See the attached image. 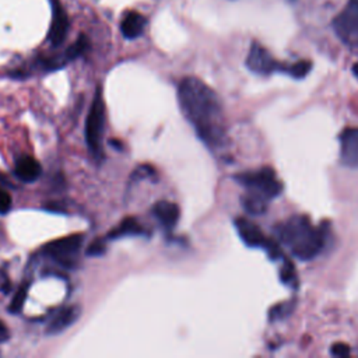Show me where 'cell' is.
Returning <instances> with one entry per match:
<instances>
[{
    "mask_svg": "<svg viewBox=\"0 0 358 358\" xmlns=\"http://www.w3.org/2000/svg\"><path fill=\"white\" fill-rule=\"evenodd\" d=\"M178 100L199 139L210 149L222 147L227 142V125L216 91L198 77H186L179 84Z\"/></svg>",
    "mask_w": 358,
    "mask_h": 358,
    "instance_id": "cell-1",
    "label": "cell"
},
{
    "mask_svg": "<svg viewBox=\"0 0 358 358\" xmlns=\"http://www.w3.org/2000/svg\"><path fill=\"white\" fill-rule=\"evenodd\" d=\"M274 234L280 245L291 255L308 262L320 255L327 246V227L314 225L305 214H294L274 227Z\"/></svg>",
    "mask_w": 358,
    "mask_h": 358,
    "instance_id": "cell-2",
    "label": "cell"
},
{
    "mask_svg": "<svg viewBox=\"0 0 358 358\" xmlns=\"http://www.w3.org/2000/svg\"><path fill=\"white\" fill-rule=\"evenodd\" d=\"M234 179L245 188V192L266 202L279 198L283 192V183L270 167H264L257 171H248L234 175Z\"/></svg>",
    "mask_w": 358,
    "mask_h": 358,
    "instance_id": "cell-3",
    "label": "cell"
},
{
    "mask_svg": "<svg viewBox=\"0 0 358 358\" xmlns=\"http://www.w3.org/2000/svg\"><path fill=\"white\" fill-rule=\"evenodd\" d=\"M104 130H105V105L103 100L101 88L97 90L92 105L90 108L87 123H86V142L91 155L97 159L101 161L104 158Z\"/></svg>",
    "mask_w": 358,
    "mask_h": 358,
    "instance_id": "cell-4",
    "label": "cell"
},
{
    "mask_svg": "<svg viewBox=\"0 0 358 358\" xmlns=\"http://www.w3.org/2000/svg\"><path fill=\"white\" fill-rule=\"evenodd\" d=\"M234 225L240 238L248 248L264 249L272 260L284 259L280 245L274 240L266 238L265 233L260 230V227L257 224H255L253 221L245 217H238L234 220Z\"/></svg>",
    "mask_w": 358,
    "mask_h": 358,
    "instance_id": "cell-5",
    "label": "cell"
},
{
    "mask_svg": "<svg viewBox=\"0 0 358 358\" xmlns=\"http://www.w3.org/2000/svg\"><path fill=\"white\" fill-rule=\"evenodd\" d=\"M246 68L259 76H270L276 72L288 75L290 64L281 63L273 57V55L257 41L252 42L249 53L246 56Z\"/></svg>",
    "mask_w": 358,
    "mask_h": 358,
    "instance_id": "cell-6",
    "label": "cell"
},
{
    "mask_svg": "<svg viewBox=\"0 0 358 358\" xmlns=\"http://www.w3.org/2000/svg\"><path fill=\"white\" fill-rule=\"evenodd\" d=\"M83 235L75 234L49 242L48 245H45L42 252L60 266L72 269L75 266V260L77 259V255L83 246Z\"/></svg>",
    "mask_w": 358,
    "mask_h": 358,
    "instance_id": "cell-7",
    "label": "cell"
},
{
    "mask_svg": "<svg viewBox=\"0 0 358 358\" xmlns=\"http://www.w3.org/2000/svg\"><path fill=\"white\" fill-rule=\"evenodd\" d=\"M333 28L343 44L358 48V0H350L344 10L333 20Z\"/></svg>",
    "mask_w": 358,
    "mask_h": 358,
    "instance_id": "cell-8",
    "label": "cell"
},
{
    "mask_svg": "<svg viewBox=\"0 0 358 358\" xmlns=\"http://www.w3.org/2000/svg\"><path fill=\"white\" fill-rule=\"evenodd\" d=\"M69 31V17L59 0H52V21L48 32V40L52 47H60L66 40Z\"/></svg>",
    "mask_w": 358,
    "mask_h": 358,
    "instance_id": "cell-9",
    "label": "cell"
},
{
    "mask_svg": "<svg viewBox=\"0 0 358 358\" xmlns=\"http://www.w3.org/2000/svg\"><path fill=\"white\" fill-rule=\"evenodd\" d=\"M343 166L358 168V127H346L339 136Z\"/></svg>",
    "mask_w": 358,
    "mask_h": 358,
    "instance_id": "cell-10",
    "label": "cell"
},
{
    "mask_svg": "<svg viewBox=\"0 0 358 358\" xmlns=\"http://www.w3.org/2000/svg\"><path fill=\"white\" fill-rule=\"evenodd\" d=\"M153 216L167 231H172L181 217V210L177 203L168 201H159L153 206Z\"/></svg>",
    "mask_w": 358,
    "mask_h": 358,
    "instance_id": "cell-11",
    "label": "cell"
},
{
    "mask_svg": "<svg viewBox=\"0 0 358 358\" xmlns=\"http://www.w3.org/2000/svg\"><path fill=\"white\" fill-rule=\"evenodd\" d=\"M81 315V308L77 305L73 307H66L60 309L48 323L47 327V335H59L62 332L71 328L72 324L80 318Z\"/></svg>",
    "mask_w": 358,
    "mask_h": 358,
    "instance_id": "cell-12",
    "label": "cell"
},
{
    "mask_svg": "<svg viewBox=\"0 0 358 358\" xmlns=\"http://www.w3.org/2000/svg\"><path fill=\"white\" fill-rule=\"evenodd\" d=\"M147 20L143 14L138 12H127L120 21L122 36L126 40H136L143 36Z\"/></svg>",
    "mask_w": 358,
    "mask_h": 358,
    "instance_id": "cell-13",
    "label": "cell"
},
{
    "mask_svg": "<svg viewBox=\"0 0 358 358\" xmlns=\"http://www.w3.org/2000/svg\"><path fill=\"white\" fill-rule=\"evenodd\" d=\"M42 172L41 164L34 158L29 155H23L16 162V175L23 182H34L40 178Z\"/></svg>",
    "mask_w": 358,
    "mask_h": 358,
    "instance_id": "cell-14",
    "label": "cell"
},
{
    "mask_svg": "<svg viewBox=\"0 0 358 358\" xmlns=\"http://www.w3.org/2000/svg\"><path fill=\"white\" fill-rule=\"evenodd\" d=\"M146 234L144 229L140 225V222L135 217H127L125 218L115 230H112L107 240H118L122 237H135V235H143Z\"/></svg>",
    "mask_w": 358,
    "mask_h": 358,
    "instance_id": "cell-15",
    "label": "cell"
},
{
    "mask_svg": "<svg viewBox=\"0 0 358 358\" xmlns=\"http://www.w3.org/2000/svg\"><path fill=\"white\" fill-rule=\"evenodd\" d=\"M241 205L244 210L252 216H264L269 207V202L260 199L257 196H253V194H249L246 192L241 198Z\"/></svg>",
    "mask_w": 358,
    "mask_h": 358,
    "instance_id": "cell-16",
    "label": "cell"
},
{
    "mask_svg": "<svg viewBox=\"0 0 358 358\" xmlns=\"http://www.w3.org/2000/svg\"><path fill=\"white\" fill-rule=\"evenodd\" d=\"M297 307V300H287L284 303H279L273 305L269 309V320L270 322H279L290 318L292 312L296 311Z\"/></svg>",
    "mask_w": 358,
    "mask_h": 358,
    "instance_id": "cell-17",
    "label": "cell"
},
{
    "mask_svg": "<svg viewBox=\"0 0 358 358\" xmlns=\"http://www.w3.org/2000/svg\"><path fill=\"white\" fill-rule=\"evenodd\" d=\"M280 280L284 285H287L290 288L296 290L298 287V276H297L296 268L285 257L283 259V266L280 269Z\"/></svg>",
    "mask_w": 358,
    "mask_h": 358,
    "instance_id": "cell-18",
    "label": "cell"
},
{
    "mask_svg": "<svg viewBox=\"0 0 358 358\" xmlns=\"http://www.w3.org/2000/svg\"><path fill=\"white\" fill-rule=\"evenodd\" d=\"M90 47V42H88V38L86 36H80L79 40L66 51V53H64V57H66L68 62L71 60H75L77 57H80Z\"/></svg>",
    "mask_w": 358,
    "mask_h": 358,
    "instance_id": "cell-19",
    "label": "cell"
},
{
    "mask_svg": "<svg viewBox=\"0 0 358 358\" xmlns=\"http://www.w3.org/2000/svg\"><path fill=\"white\" fill-rule=\"evenodd\" d=\"M312 69V63L309 60H298L296 63L290 64V71H288V76L294 77V79H304L309 75Z\"/></svg>",
    "mask_w": 358,
    "mask_h": 358,
    "instance_id": "cell-20",
    "label": "cell"
},
{
    "mask_svg": "<svg viewBox=\"0 0 358 358\" xmlns=\"http://www.w3.org/2000/svg\"><path fill=\"white\" fill-rule=\"evenodd\" d=\"M27 294H28V284H24V285H21L17 290L16 296H14V298H13L10 307H9V311L12 314L16 315V314L21 312V309H23V307L25 304V300H27Z\"/></svg>",
    "mask_w": 358,
    "mask_h": 358,
    "instance_id": "cell-21",
    "label": "cell"
},
{
    "mask_svg": "<svg viewBox=\"0 0 358 358\" xmlns=\"http://www.w3.org/2000/svg\"><path fill=\"white\" fill-rule=\"evenodd\" d=\"M105 251H107L105 242L103 240H97L90 244V246L86 251V255L87 256H101L105 253Z\"/></svg>",
    "mask_w": 358,
    "mask_h": 358,
    "instance_id": "cell-22",
    "label": "cell"
},
{
    "mask_svg": "<svg viewBox=\"0 0 358 358\" xmlns=\"http://www.w3.org/2000/svg\"><path fill=\"white\" fill-rule=\"evenodd\" d=\"M12 209V196L8 190L0 188V214H6Z\"/></svg>",
    "mask_w": 358,
    "mask_h": 358,
    "instance_id": "cell-23",
    "label": "cell"
},
{
    "mask_svg": "<svg viewBox=\"0 0 358 358\" xmlns=\"http://www.w3.org/2000/svg\"><path fill=\"white\" fill-rule=\"evenodd\" d=\"M331 354L336 357H347L350 355V347L344 343H336L331 348Z\"/></svg>",
    "mask_w": 358,
    "mask_h": 358,
    "instance_id": "cell-24",
    "label": "cell"
},
{
    "mask_svg": "<svg viewBox=\"0 0 358 358\" xmlns=\"http://www.w3.org/2000/svg\"><path fill=\"white\" fill-rule=\"evenodd\" d=\"M9 337H10V333H9L8 327H6V324H5L2 320H0V343L8 342Z\"/></svg>",
    "mask_w": 358,
    "mask_h": 358,
    "instance_id": "cell-25",
    "label": "cell"
},
{
    "mask_svg": "<svg viewBox=\"0 0 358 358\" xmlns=\"http://www.w3.org/2000/svg\"><path fill=\"white\" fill-rule=\"evenodd\" d=\"M353 75L355 76V79L358 80V62L353 66Z\"/></svg>",
    "mask_w": 358,
    "mask_h": 358,
    "instance_id": "cell-26",
    "label": "cell"
},
{
    "mask_svg": "<svg viewBox=\"0 0 358 358\" xmlns=\"http://www.w3.org/2000/svg\"><path fill=\"white\" fill-rule=\"evenodd\" d=\"M3 181H5V179H3V177H2V175H0V182H3Z\"/></svg>",
    "mask_w": 358,
    "mask_h": 358,
    "instance_id": "cell-27",
    "label": "cell"
},
{
    "mask_svg": "<svg viewBox=\"0 0 358 358\" xmlns=\"http://www.w3.org/2000/svg\"><path fill=\"white\" fill-rule=\"evenodd\" d=\"M288 2H294V0H288Z\"/></svg>",
    "mask_w": 358,
    "mask_h": 358,
    "instance_id": "cell-28",
    "label": "cell"
},
{
    "mask_svg": "<svg viewBox=\"0 0 358 358\" xmlns=\"http://www.w3.org/2000/svg\"><path fill=\"white\" fill-rule=\"evenodd\" d=\"M51 2H52V0H51Z\"/></svg>",
    "mask_w": 358,
    "mask_h": 358,
    "instance_id": "cell-29",
    "label": "cell"
}]
</instances>
